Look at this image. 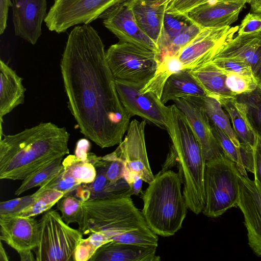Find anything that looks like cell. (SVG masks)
<instances>
[{
  "mask_svg": "<svg viewBox=\"0 0 261 261\" xmlns=\"http://www.w3.org/2000/svg\"><path fill=\"white\" fill-rule=\"evenodd\" d=\"M63 172L73 177L81 184L92 182L97 175L94 165L88 161H84L75 155L70 154L63 160Z\"/></svg>",
  "mask_w": 261,
  "mask_h": 261,
  "instance_id": "31",
  "label": "cell"
},
{
  "mask_svg": "<svg viewBox=\"0 0 261 261\" xmlns=\"http://www.w3.org/2000/svg\"><path fill=\"white\" fill-rule=\"evenodd\" d=\"M254 179L261 184V139L255 135L253 147Z\"/></svg>",
  "mask_w": 261,
  "mask_h": 261,
  "instance_id": "44",
  "label": "cell"
},
{
  "mask_svg": "<svg viewBox=\"0 0 261 261\" xmlns=\"http://www.w3.org/2000/svg\"><path fill=\"white\" fill-rule=\"evenodd\" d=\"M222 106L227 112L240 145L253 147L255 135L247 118L245 105L236 97L227 100Z\"/></svg>",
  "mask_w": 261,
  "mask_h": 261,
  "instance_id": "26",
  "label": "cell"
},
{
  "mask_svg": "<svg viewBox=\"0 0 261 261\" xmlns=\"http://www.w3.org/2000/svg\"><path fill=\"white\" fill-rule=\"evenodd\" d=\"M146 120H132L124 139L113 151L124 164L123 178L129 186L138 178L148 184L154 178L146 148Z\"/></svg>",
  "mask_w": 261,
  "mask_h": 261,
  "instance_id": "10",
  "label": "cell"
},
{
  "mask_svg": "<svg viewBox=\"0 0 261 261\" xmlns=\"http://www.w3.org/2000/svg\"><path fill=\"white\" fill-rule=\"evenodd\" d=\"M34 202L21 212L10 216L33 217L51 209L65 196L63 192L51 188L39 187Z\"/></svg>",
  "mask_w": 261,
  "mask_h": 261,
  "instance_id": "30",
  "label": "cell"
},
{
  "mask_svg": "<svg viewBox=\"0 0 261 261\" xmlns=\"http://www.w3.org/2000/svg\"><path fill=\"white\" fill-rule=\"evenodd\" d=\"M261 32V15L249 13L242 19L238 30L239 36L254 35Z\"/></svg>",
  "mask_w": 261,
  "mask_h": 261,
  "instance_id": "42",
  "label": "cell"
},
{
  "mask_svg": "<svg viewBox=\"0 0 261 261\" xmlns=\"http://www.w3.org/2000/svg\"><path fill=\"white\" fill-rule=\"evenodd\" d=\"M214 59H232L248 64L252 71L261 62V40L251 35L239 36L222 45Z\"/></svg>",
  "mask_w": 261,
  "mask_h": 261,
  "instance_id": "21",
  "label": "cell"
},
{
  "mask_svg": "<svg viewBox=\"0 0 261 261\" xmlns=\"http://www.w3.org/2000/svg\"><path fill=\"white\" fill-rule=\"evenodd\" d=\"M205 0H170L166 12L176 16H184L190 10L202 4Z\"/></svg>",
  "mask_w": 261,
  "mask_h": 261,
  "instance_id": "43",
  "label": "cell"
},
{
  "mask_svg": "<svg viewBox=\"0 0 261 261\" xmlns=\"http://www.w3.org/2000/svg\"><path fill=\"white\" fill-rule=\"evenodd\" d=\"M39 223V243L34 250L36 260H74L75 249L83 233L71 227L55 210L45 212Z\"/></svg>",
  "mask_w": 261,
  "mask_h": 261,
  "instance_id": "7",
  "label": "cell"
},
{
  "mask_svg": "<svg viewBox=\"0 0 261 261\" xmlns=\"http://www.w3.org/2000/svg\"><path fill=\"white\" fill-rule=\"evenodd\" d=\"M156 249L112 241L100 246L90 261H159Z\"/></svg>",
  "mask_w": 261,
  "mask_h": 261,
  "instance_id": "19",
  "label": "cell"
},
{
  "mask_svg": "<svg viewBox=\"0 0 261 261\" xmlns=\"http://www.w3.org/2000/svg\"><path fill=\"white\" fill-rule=\"evenodd\" d=\"M245 5L234 3H204L184 16L190 23L202 28L217 29L229 27L238 19Z\"/></svg>",
  "mask_w": 261,
  "mask_h": 261,
  "instance_id": "18",
  "label": "cell"
},
{
  "mask_svg": "<svg viewBox=\"0 0 261 261\" xmlns=\"http://www.w3.org/2000/svg\"><path fill=\"white\" fill-rule=\"evenodd\" d=\"M99 18L102 19L105 27L119 41L134 44L158 54L156 44L137 24L128 1L110 8Z\"/></svg>",
  "mask_w": 261,
  "mask_h": 261,
  "instance_id": "15",
  "label": "cell"
},
{
  "mask_svg": "<svg viewBox=\"0 0 261 261\" xmlns=\"http://www.w3.org/2000/svg\"><path fill=\"white\" fill-rule=\"evenodd\" d=\"M165 123L172 144L160 171L177 166L188 207L199 215L205 204L204 176L206 160L200 144L185 115L175 104L166 107Z\"/></svg>",
  "mask_w": 261,
  "mask_h": 261,
  "instance_id": "3",
  "label": "cell"
},
{
  "mask_svg": "<svg viewBox=\"0 0 261 261\" xmlns=\"http://www.w3.org/2000/svg\"><path fill=\"white\" fill-rule=\"evenodd\" d=\"M249 4L251 12L261 15V0H251Z\"/></svg>",
  "mask_w": 261,
  "mask_h": 261,
  "instance_id": "49",
  "label": "cell"
},
{
  "mask_svg": "<svg viewBox=\"0 0 261 261\" xmlns=\"http://www.w3.org/2000/svg\"><path fill=\"white\" fill-rule=\"evenodd\" d=\"M90 148V143L89 141L85 139H81L76 143L74 155L84 161H87Z\"/></svg>",
  "mask_w": 261,
  "mask_h": 261,
  "instance_id": "46",
  "label": "cell"
},
{
  "mask_svg": "<svg viewBox=\"0 0 261 261\" xmlns=\"http://www.w3.org/2000/svg\"><path fill=\"white\" fill-rule=\"evenodd\" d=\"M110 241V238L102 232L91 233L79 242L74 253V261L90 260L100 246Z\"/></svg>",
  "mask_w": 261,
  "mask_h": 261,
  "instance_id": "34",
  "label": "cell"
},
{
  "mask_svg": "<svg viewBox=\"0 0 261 261\" xmlns=\"http://www.w3.org/2000/svg\"><path fill=\"white\" fill-rule=\"evenodd\" d=\"M236 98L245 105L252 129L261 139V90L257 87L251 92L236 96Z\"/></svg>",
  "mask_w": 261,
  "mask_h": 261,
  "instance_id": "33",
  "label": "cell"
},
{
  "mask_svg": "<svg viewBox=\"0 0 261 261\" xmlns=\"http://www.w3.org/2000/svg\"><path fill=\"white\" fill-rule=\"evenodd\" d=\"M177 173L160 171L142 193V214L157 235L170 237L182 227L188 208Z\"/></svg>",
  "mask_w": 261,
  "mask_h": 261,
  "instance_id": "4",
  "label": "cell"
},
{
  "mask_svg": "<svg viewBox=\"0 0 261 261\" xmlns=\"http://www.w3.org/2000/svg\"><path fill=\"white\" fill-rule=\"evenodd\" d=\"M239 26L203 28L178 54L184 69H197L212 61L219 49L233 38Z\"/></svg>",
  "mask_w": 261,
  "mask_h": 261,
  "instance_id": "11",
  "label": "cell"
},
{
  "mask_svg": "<svg viewBox=\"0 0 261 261\" xmlns=\"http://www.w3.org/2000/svg\"><path fill=\"white\" fill-rule=\"evenodd\" d=\"M15 35L34 45L41 35L46 0H11Z\"/></svg>",
  "mask_w": 261,
  "mask_h": 261,
  "instance_id": "17",
  "label": "cell"
},
{
  "mask_svg": "<svg viewBox=\"0 0 261 261\" xmlns=\"http://www.w3.org/2000/svg\"><path fill=\"white\" fill-rule=\"evenodd\" d=\"M241 175L236 163L224 155L206 161L203 215L217 218L238 205Z\"/></svg>",
  "mask_w": 261,
  "mask_h": 261,
  "instance_id": "6",
  "label": "cell"
},
{
  "mask_svg": "<svg viewBox=\"0 0 261 261\" xmlns=\"http://www.w3.org/2000/svg\"><path fill=\"white\" fill-rule=\"evenodd\" d=\"M205 92L189 69H183L171 74L166 81L161 101L165 104L178 98L192 96L202 98Z\"/></svg>",
  "mask_w": 261,
  "mask_h": 261,
  "instance_id": "25",
  "label": "cell"
},
{
  "mask_svg": "<svg viewBox=\"0 0 261 261\" xmlns=\"http://www.w3.org/2000/svg\"><path fill=\"white\" fill-rule=\"evenodd\" d=\"M142 181V179L138 178L131 184L130 186L132 188L133 195H137L141 192Z\"/></svg>",
  "mask_w": 261,
  "mask_h": 261,
  "instance_id": "47",
  "label": "cell"
},
{
  "mask_svg": "<svg viewBox=\"0 0 261 261\" xmlns=\"http://www.w3.org/2000/svg\"><path fill=\"white\" fill-rule=\"evenodd\" d=\"M183 66L177 56H167L159 63L153 77L140 90L142 93L151 92L159 99L165 83L169 77L175 72L183 69Z\"/></svg>",
  "mask_w": 261,
  "mask_h": 261,
  "instance_id": "27",
  "label": "cell"
},
{
  "mask_svg": "<svg viewBox=\"0 0 261 261\" xmlns=\"http://www.w3.org/2000/svg\"><path fill=\"white\" fill-rule=\"evenodd\" d=\"M237 206L244 216L248 245L261 256V184L257 180L241 175Z\"/></svg>",
  "mask_w": 261,
  "mask_h": 261,
  "instance_id": "13",
  "label": "cell"
},
{
  "mask_svg": "<svg viewBox=\"0 0 261 261\" xmlns=\"http://www.w3.org/2000/svg\"><path fill=\"white\" fill-rule=\"evenodd\" d=\"M85 212L83 234L100 231L111 239L133 230L149 227L130 197H103L83 201Z\"/></svg>",
  "mask_w": 261,
  "mask_h": 261,
  "instance_id": "5",
  "label": "cell"
},
{
  "mask_svg": "<svg viewBox=\"0 0 261 261\" xmlns=\"http://www.w3.org/2000/svg\"><path fill=\"white\" fill-rule=\"evenodd\" d=\"M212 61L225 71L253 75L250 66L243 61L232 59H214Z\"/></svg>",
  "mask_w": 261,
  "mask_h": 261,
  "instance_id": "41",
  "label": "cell"
},
{
  "mask_svg": "<svg viewBox=\"0 0 261 261\" xmlns=\"http://www.w3.org/2000/svg\"><path fill=\"white\" fill-rule=\"evenodd\" d=\"M251 0H205L204 3H226L244 4H250Z\"/></svg>",
  "mask_w": 261,
  "mask_h": 261,
  "instance_id": "48",
  "label": "cell"
},
{
  "mask_svg": "<svg viewBox=\"0 0 261 261\" xmlns=\"http://www.w3.org/2000/svg\"><path fill=\"white\" fill-rule=\"evenodd\" d=\"M212 129L218 144L223 150L225 156L236 163L240 173L243 176H247L241 155L240 150L233 144L230 138L220 129L212 123Z\"/></svg>",
  "mask_w": 261,
  "mask_h": 261,
  "instance_id": "36",
  "label": "cell"
},
{
  "mask_svg": "<svg viewBox=\"0 0 261 261\" xmlns=\"http://www.w3.org/2000/svg\"><path fill=\"white\" fill-rule=\"evenodd\" d=\"M128 3L138 27L157 44L167 5H155L147 0H129Z\"/></svg>",
  "mask_w": 261,
  "mask_h": 261,
  "instance_id": "22",
  "label": "cell"
},
{
  "mask_svg": "<svg viewBox=\"0 0 261 261\" xmlns=\"http://www.w3.org/2000/svg\"><path fill=\"white\" fill-rule=\"evenodd\" d=\"M253 75L256 81L257 88L261 90V62L253 71Z\"/></svg>",
  "mask_w": 261,
  "mask_h": 261,
  "instance_id": "50",
  "label": "cell"
},
{
  "mask_svg": "<svg viewBox=\"0 0 261 261\" xmlns=\"http://www.w3.org/2000/svg\"><path fill=\"white\" fill-rule=\"evenodd\" d=\"M81 185L73 177L65 173L63 170L57 177L42 187L62 192L66 196L76 190Z\"/></svg>",
  "mask_w": 261,
  "mask_h": 261,
  "instance_id": "40",
  "label": "cell"
},
{
  "mask_svg": "<svg viewBox=\"0 0 261 261\" xmlns=\"http://www.w3.org/2000/svg\"><path fill=\"white\" fill-rule=\"evenodd\" d=\"M170 0H155L152 2L155 5H167Z\"/></svg>",
  "mask_w": 261,
  "mask_h": 261,
  "instance_id": "52",
  "label": "cell"
},
{
  "mask_svg": "<svg viewBox=\"0 0 261 261\" xmlns=\"http://www.w3.org/2000/svg\"><path fill=\"white\" fill-rule=\"evenodd\" d=\"M11 0H0V34H2L7 26L9 8L11 7Z\"/></svg>",
  "mask_w": 261,
  "mask_h": 261,
  "instance_id": "45",
  "label": "cell"
},
{
  "mask_svg": "<svg viewBox=\"0 0 261 261\" xmlns=\"http://www.w3.org/2000/svg\"><path fill=\"white\" fill-rule=\"evenodd\" d=\"M202 103L210 122L224 133L235 146L240 150V143L236 135L228 116L224 112L221 103L216 99L205 96Z\"/></svg>",
  "mask_w": 261,
  "mask_h": 261,
  "instance_id": "29",
  "label": "cell"
},
{
  "mask_svg": "<svg viewBox=\"0 0 261 261\" xmlns=\"http://www.w3.org/2000/svg\"><path fill=\"white\" fill-rule=\"evenodd\" d=\"M147 1H152V2H154V1H155V0H147Z\"/></svg>",
  "mask_w": 261,
  "mask_h": 261,
  "instance_id": "54",
  "label": "cell"
},
{
  "mask_svg": "<svg viewBox=\"0 0 261 261\" xmlns=\"http://www.w3.org/2000/svg\"><path fill=\"white\" fill-rule=\"evenodd\" d=\"M202 29L194 23H190L188 25H186L181 32L172 40L159 60V63L165 57L178 56L180 50L194 39Z\"/></svg>",
  "mask_w": 261,
  "mask_h": 261,
  "instance_id": "37",
  "label": "cell"
},
{
  "mask_svg": "<svg viewBox=\"0 0 261 261\" xmlns=\"http://www.w3.org/2000/svg\"><path fill=\"white\" fill-rule=\"evenodd\" d=\"M225 72L226 86L235 96L251 92L257 87L253 75Z\"/></svg>",
  "mask_w": 261,
  "mask_h": 261,
  "instance_id": "38",
  "label": "cell"
},
{
  "mask_svg": "<svg viewBox=\"0 0 261 261\" xmlns=\"http://www.w3.org/2000/svg\"><path fill=\"white\" fill-rule=\"evenodd\" d=\"M129 0H54L44 21L57 33L80 24H89L110 8Z\"/></svg>",
  "mask_w": 261,
  "mask_h": 261,
  "instance_id": "9",
  "label": "cell"
},
{
  "mask_svg": "<svg viewBox=\"0 0 261 261\" xmlns=\"http://www.w3.org/2000/svg\"><path fill=\"white\" fill-rule=\"evenodd\" d=\"M96 169L97 175L95 180L90 184L80 185L76 190V197L81 200L85 201L103 197H130L133 195L130 186L124 178L112 183L106 177L104 167Z\"/></svg>",
  "mask_w": 261,
  "mask_h": 261,
  "instance_id": "24",
  "label": "cell"
},
{
  "mask_svg": "<svg viewBox=\"0 0 261 261\" xmlns=\"http://www.w3.org/2000/svg\"><path fill=\"white\" fill-rule=\"evenodd\" d=\"M0 121L1 136L3 135V118L24 103L25 88L23 79L2 60H0Z\"/></svg>",
  "mask_w": 261,
  "mask_h": 261,
  "instance_id": "20",
  "label": "cell"
},
{
  "mask_svg": "<svg viewBox=\"0 0 261 261\" xmlns=\"http://www.w3.org/2000/svg\"><path fill=\"white\" fill-rule=\"evenodd\" d=\"M37 196L36 191L33 194L22 196L0 203V216L16 214L31 205Z\"/></svg>",
  "mask_w": 261,
  "mask_h": 261,
  "instance_id": "39",
  "label": "cell"
},
{
  "mask_svg": "<svg viewBox=\"0 0 261 261\" xmlns=\"http://www.w3.org/2000/svg\"><path fill=\"white\" fill-rule=\"evenodd\" d=\"M158 237L149 227L126 231L113 237L111 241L145 247L158 246Z\"/></svg>",
  "mask_w": 261,
  "mask_h": 261,
  "instance_id": "35",
  "label": "cell"
},
{
  "mask_svg": "<svg viewBox=\"0 0 261 261\" xmlns=\"http://www.w3.org/2000/svg\"><path fill=\"white\" fill-rule=\"evenodd\" d=\"M64 127L41 122L0 139V178L23 180L48 163L69 153Z\"/></svg>",
  "mask_w": 261,
  "mask_h": 261,
  "instance_id": "2",
  "label": "cell"
},
{
  "mask_svg": "<svg viewBox=\"0 0 261 261\" xmlns=\"http://www.w3.org/2000/svg\"><path fill=\"white\" fill-rule=\"evenodd\" d=\"M0 239L21 256L38 246L39 223L33 217L0 216Z\"/></svg>",
  "mask_w": 261,
  "mask_h": 261,
  "instance_id": "16",
  "label": "cell"
},
{
  "mask_svg": "<svg viewBox=\"0 0 261 261\" xmlns=\"http://www.w3.org/2000/svg\"><path fill=\"white\" fill-rule=\"evenodd\" d=\"M9 260V256L3 246L2 241L0 245V260L8 261Z\"/></svg>",
  "mask_w": 261,
  "mask_h": 261,
  "instance_id": "51",
  "label": "cell"
},
{
  "mask_svg": "<svg viewBox=\"0 0 261 261\" xmlns=\"http://www.w3.org/2000/svg\"><path fill=\"white\" fill-rule=\"evenodd\" d=\"M119 99L130 117L138 116L146 121L166 129V106L151 92L142 93L145 84L115 79Z\"/></svg>",
  "mask_w": 261,
  "mask_h": 261,
  "instance_id": "12",
  "label": "cell"
},
{
  "mask_svg": "<svg viewBox=\"0 0 261 261\" xmlns=\"http://www.w3.org/2000/svg\"><path fill=\"white\" fill-rule=\"evenodd\" d=\"M202 98L189 96L173 101L185 115L200 144L204 159L207 161L224 154L213 134Z\"/></svg>",
  "mask_w": 261,
  "mask_h": 261,
  "instance_id": "14",
  "label": "cell"
},
{
  "mask_svg": "<svg viewBox=\"0 0 261 261\" xmlns=\"http://www.w3.org/2000/svg\"><path fill=\"white\" fill-rule=\"evenodd\" d=\"M62 219L68 224L76 223L82 232L85 225V212L83 201L70 194L64 196L57 203Z\"/></svg>",
  "mask_w": 261,
  "mask_h": 261,
  "instance_id": "32",
  "label": "cell"
},
{
  "mask_svg": "<svg viewBox=\"0 0 261 261\" xmlns=\"http://www.w3.org/2000/svg\"><path fill=\"white\" fill-rule=\"evenodd\" d=\"M60 68L68 107L80 132L101 148L119 144L130 116L119 99L103 42L92 26L72 30Z\"/></svg>",
  "mask_w": 261,
  "mask_h": 261,
  "instance_id": "1",
  "label": "cell"
},
{
  "mask_svg": "<svg viewBox=\"0 0 261 261\" xmlns=\"http://www.w3.org/2000/svg\"><path fill=\"white\" fill-rule=\"evenodd\" d=\"M253 36H255L259 39H260L261 40V32L260 33H259L258 34H254V35H251Z\"/></svg>",
  "mask_w": 261,
  "mask_h": 261,
  "instance_id": "53",
  "label": "cell"
},
{
  "mask_svg": "<svg viewBox=\"0 0 261 261\" xmlns=\"http://www.w3.org/2000/svg\"><path fill=\"white\" fill-rule=\"evenodd\" d=\"M106 55L114 79L130 83L146 85L159 64L156 52L127 42L111 45Z\"/></svg>",
  "mask_w": 261,
  "mask_h": 261,
  "instance_id": "8",
  "label": "cell"
},
{
  "mask_svg": "<svg viewBox=\"0 0 261 261\" xmlns=\"http://www.w3.org/2000/svg\"><path fill=\"white\" fill-rule=\"evenodd\" d=\"M191 71L206 96L216 99L221 106L227 100L236 97L226 86V72L212 61Z\"/></svg>",
  "mask_w": 261,
  "mask_h": 261,
  "instance_id": "23",
  "label": "cell"
},
{
  "mask_svg": "<svg viewBox=\"0 0 261 261\" xmlns=\"http://www.w3.org/2000/svg\"><path fill=\"white\" fill-rule=\"evenodd\" d=\"M63 158H60L44 165L25 178L15 192L18 196L35 187H41L57 177L63 171Z\"/></svg>",
  "mask_w": 261,
  "mask_h": 261,
  "instance_id": "28",
  "label": "cell"
}]
</instances>
